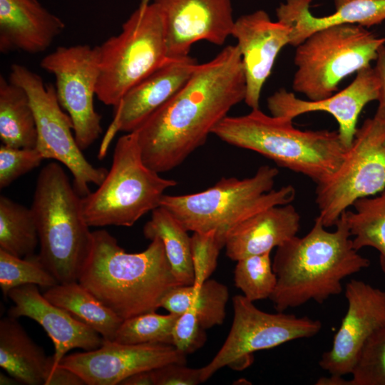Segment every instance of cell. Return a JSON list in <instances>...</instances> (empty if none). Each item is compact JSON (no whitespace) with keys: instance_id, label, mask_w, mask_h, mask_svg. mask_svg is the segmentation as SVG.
Instances as JSON below:
<instances>
[{"instance_id":"d590c367","label":"cell","mask_w":385,"mask_h":385,"mask_svg":"<svg viewBox=\"0 0 385 385\" xmlns=\"http://www.w3.org/2000/svg\"><path fill=\"white\" fill-rule=\"evenodd\" d=\"M44 158L36 148L0 147V188L11 185L21 175L37 168Z\"/></svg>"},{"instance_id":"52a82bcc","label":"cell","mask_w":385,"mask_h":385,"mask_svg":"<svg viewBox=\"0 0 385 385\" xmlns=\"http://www.w3.org/2000/svg\"><path fill=\"white\" fill-rule=\"evenodd\" d=\"M176 185L145 164L136 132L128 133L118 138L103 182L81 197L84 219L89 227H130L160 207L165 190Z\"/></svg>"},{"instance_id":"603a6c76","label":"cell","mask_w":385,"mask_h":385,"mask_svg":"<svg viewBox=\"0 0 385 385\" xmlns=\"http://www.w3.org/2000/svg\"><path fill=\"white\" fill-rule=\"evenodd\" d=\"M312 0H286L276 9L277 20L292 29L290 45L297 46L314 31L339 24L369 27L385 20V0H334L335 11L324 16L310 11Z\"/></svg>"},{"instance_id":"74e56055","label":"cell","mask_w":385,"mask_h":385,"mask_svg":"<svg viewBox=\"0 0 385 385\" xmlns=\"http://www.w3.org/2000/svg\"><path fill=\"white\" fill-rule=\"evenodd\" d=\"M155 385H197L203 383L201 368L171 363L153 370Z\"/></svg>"},{"instance_id":"6da1fadb","label":"cell","mask_w":385,"mask_h":385,"mask_svg":"<svg viewBox=\"0 0 385 385\" xmlns=\"http://www.w3.org/2000/svg\"><path fill=\"white\" fill-rule=\"evenodd\" d=\"M245 95L240 52L227 46L135 130L145 164L158 173L181 165Z\"/></svg>"},{"instance_id":"8fae6325","label":"cell","mask_w":385,"mask_h":385,"mask_svg":"<svg viewBox=\"0 0 385 385\" xmlns=\"http://www.w3.org/2000/svg\"><path fill=\"white\" fill-rule=\"evenodd\" d=\"M9 80L22 87L28 93L34 109L36 128V148L44 159H54L66 166L73 177V186L81 197L88 195L89 185H99L108 170L93 166L86 158L74 135L73 125L63 111L51 84L45 83L38 73L14 63Z\"/></svg>"},{"instance_id":"9c48e42d","label":"cell","mask_w":385,"mask_h":385,"mask_svg":"<svg viewBox=\"0 0 385 385\" xmlns=\"http://www.w3.org/2000/svg\"><path fill=\"white\" fill-rule=\"evenodd\" d=\"M98 46L96 97L115 107L128 91L169 58L160 9L153 2L139 6L123 23L118 35Z\"/></svg>"},{"instance_id":"7a4b0ae2","label":"cell","mask_w":385,"mask_h":385,"mask_svg":"<svg viewBox=\"0 0 385 385\" xmlns=\"http://www.w3.org/2000/svg\"><path fill=\"white\" fill-rule=\"evenodd\" d=\"M335 226L327 230L318 215L307 235L277 247L272 262L277 282L270 297L277 312L309 301L322 304L342 292L344 278L370 265L354 248L342 215Z\"/></svg>"},{"instance_id":"484cf974","label":"cell","mask_w":385,"mask_h":385,"mask_svg":"<svg viewBox=\"0 0 385 385\" xmlns=\"http://www.w3.org/2000/svg\"><path fill=\"white\" fill-rule=\"evenodd\" d=\"M228 299L227 287L208 279L200 287H174L163 297L160 307L178 314L189 309H193L202 327L207 329L223 323Z\"/></svg>"},{"instance_id":"ee69618b","label":"cell","mask_w":385,"mask_h":385,"mask_svg":"<svg viewBox=\"0 0 385 385\" xmlns=\"http://www.w3.org/2000/svg\"><path fill=\"white\" fill-rule=\"evenodd\" d=\"M150 1L151 0H140L139 6L140 7L145 6L150 3Z\"/></svg>"},{"instance_id":"cb8c5ba5","label":"cell","mask_w":385,"mask_h":385,"mask_svg":"<svg viewBox=\"0 0 385 385\" xmlns=\"http://www.w3.org/2000/svg\"><path fill=\"white\" fill-rule=\"evenodd\" d=\"M0 366L21 384L45 385L53 361L16 318L7 316L0 320Z\"/></svg>"},{"instance_id":"7bdbcfd3","label":"cell","mask_w":385,"mask_h":385,"mask_svg":"<svg viewBox=\"0 0 385 385\" xmlns=\"http://www.w3.org/2000/svg\"><path fill=\"white\" fill-rule=\"evenodd\" d=\"M0 384L1 385H14L19 384V381L9 374H5L0 373Z\"/></svg>"},{"instance_id":"4316f807","label":"cell","mask_w":385,"mask_h":385,"mask_svg":"<svg viewBox=\"0 0 385 385\" xmlns=\"http://www.w3.org/2000/svg\"><path fill=\"white\" fill-rule=\"evenodd\" d=\"M0 138L3 145L36 148L37 128L29 96L21 86L0 76Z\"/></svg>"},{"instance_id":"1f68e13d","label":"cell","mask_w":385,"mask_h":385,"mask_svg":"<svg viewBox=\"0 0 385 385\" xmlns=\"http://www.w3.org/2000/svg\"><path fill=\"white\" fill-rule=\"evenodd\" d=\"M180 314H140L123 320L114 341L127 344H165L172 345V334Z\"/></svg>"},{"instance_id":"30bf717a","label":"cell","mask_w":385,"mask_h":385,"mask_svg":"<svg viewBox=\"0 0 385 385\" xmlns=\"http://www.w3.org/2000/svg\"><path fill=\"white\" fill-rule=\"evenodd\" d=\"M385 188V124L374 116L357 128L336 171L317 183L316 203L325 227L336 225L358 199Z\"/></svg>"},{"instance_id":"7c38bea8","label":"cell","mask_w":385,"mask_h":385,"mask_svg":"<svg viewBox=\"0 0 385 385\" xmlns=\"http://www.w3.org/2000/svg\"><path fill=\"white\" fill-rule=\"evenodd\" d=\"M232 305L234 317L227 337L213 359L201 368L203 382L237 359H254L255 351L312 337L322 329L318 319L299 317L284 312H263L244 295L234 296Z\"/></svg>"},{"instance_id":"f546056e","label":"cell","mask_w":385,"mask_h":385,"mask_svg":"<svg viewBox=\"0 0 385 385\" xmlns=\"http://www.w3.org/2000/svg\"><path fill=\"white\" fill-rule=\"evenodd\" d=\"M39 244L32 210L10 198L0 197V250L19 257L34 255Z\"/></svg>"},{"instance_id":"3957f363","label":"cell","mask_w":385,"mask_h":385,"mask_svg":"<svg viewBox=\"0 0 385 385\" xmlns=\"http://www.w3.org/2000/svg\"><path fill=\"white\" fill-rule=\"evenodd\" d=\"M128 253L106 230L92 232L78 282L123 320L155 312L166 293L180 285L160 239Z\"/></svg>"},{"instance_id":"8992f818","label":"cell","mask_w":385,"mask_h":385,"mask_svg":"<svg viewBox=\"0 0 385 385\" xmlns=\"http://www.w3.org/2000/svg\"><path fill=\"white\" fill-rule=\"evenodd\" d=\"M277 168L260 166L244 179L222 178L196 193L164 195L160 206L168 210L188 231L215 230L226 240L228 232L255 214L273 206L292 203L295 188L287 185L273 190Z\"/></svg>"},{"instance_id":"ffe728a7","label":"cell","mask_w":385,"mask_h":385,"mask_svg":"<svg viewBox=\"0 0 385 385\" xmlns=\"http://www.w3.org/2000/svg\"><path fill=\"white\" fill-rule=\"evenodd\" d=\"M199 63L186 56L168 60L128 91L117 106L112 134L135 131L156 110L175 96L188 83Z\"/></svg>"},{"instance_id":"60d3db41","label":"cell","mask_w":385,"mask_h":385,"mask_svg":"<svg viewBox=\"0 0 385 385\" xmlns=\"http://www.w3.org/2000/svg\"><path fill=\"white\" fill-rule=\"evenodd\" d=\"M120 385H155L153 370L134 374L124 379Z\"/></svg>"},{"instance_id":"f1b7e54d","label":"cell","mask_w":385,"mask_h":385,"mask_svg":"<svg viewBox=\"0 0 385 385\" xmlns=\"http://www.w3.org/2000/svg\"><path fill=\"white\" fill-rule=\"evenodd\" d=\"M354 210L343 215L351 235L354 248L359 251L371 247L379 252L381 269L385 274V188L376 197H364L352 205Z\"/></svg>"},{"instance_id":"83f0119b","label":"cell","mask_w":385,"mask_h":385,"mask_svg":"<svg viewBox=\"0 0 385 385\" xmlns=\"http://www.w3.org/2000/svg\"><path fill=\"white\" fill-rule=\"evenodd\" d=\"M188 230L165 208L160 206L151 212L143 227L148 240H161L172 272L180 285H192L195 280L190 237Z\"/></svg>"},{"instance_id":"44dd1931","label":"cell","mask_w":385,"mask_h":385,"mask_svg":"<svg viewBox=\"0 0 385 385\" xmlns=\"http://www.w3.org/2000/svg\"><path fill=\"white\" fill-rule=\"evenodd\" d=\"M65 24L38 0H0V51L38 53L47 50Z\"/></svg>"},{"instance_id":"277c9868","label":"cell","mask_w":385,"mask_h":385,"mask_svg":"<svg viewBox=\"0 0 385 385\" xmlns=\"http://www.w3.org/2000/svg\"><path fill=\"white\" fill-rule=\"evenodd\" d=\"M292 120L252 109L244 115H227L212 134L228 144L260 153L316 184L325 180L339 168L347 149L338 131L302 130Z\"/></svg>"},{"instance_id":"b9f144b4","label":"cell","mask_w":385,"mask_h":385,"mask_svg":"<svg viewBox=\"0 0 385 385\" xmlns=\"http://www.w3.org/2000/svg\"><path fill=\"white\" fill-rule=\"evenodd\" d=\"M317 385H350L349 380H345L343 376L331 375L329 377H321L317 381Z\"/></svg>"},{"instance_id":"5bb4252c","label":"cell","mask_w":385,"mask_h":385,"mask_svg":"<svg viewBox=\"0 0 385 385\" xmlns=\"http://www.w3.org/2000/svg\"><path fill=\"white\" fill-rule=\"evenodd\" d=\"M186 356L171 344L104 340L96 349L66 355L59 365L76 372L86 385H119L138 372L171 363L186 364Z\"/></svg>"},{"instance_id":"7402d4cb","label":"cell","mask_w":385,"mask_h":385,"mask_svg":"<svg viewBox=\"0 0 385 385\" xmlns=\"http://www.w3.org/2000/svg\"><path fill=\"white\" fill-rule=\"evenodd\" d=\"M300 215L291 204L260 211L233 227L226 237L225 254L230 260L271 252L295 236Z\"/></svg>"},{"instance_id":"ac0fdd59","label":"cell","mask_w":385,"mask_h":385,"mask_svg":"<svg viewBox=\"0 0 385 385\" xmlns=\"http://www.w3.org/2000/svg\"><path fill=\"white\" fill-rule=\"evenodd\" d=\"M292 29L279 21H273L264 10L240 16L232 35L237 40L246 82L245 102L251 109L259 108L265 83L282 50L290 44Z\"/></svg>"},{"instance_id":"836d02e7","label":"cell","mask_w":385,"mask_h":385,"mask_svg":"<svg viewBox=\"0 0 385 385\" xmlns=\"http://www.w3.org/2000/svg\"><path fill=\"white\" fill-rule=\"evenodd\" d=\"M350 374V385H385V325L367 339Z\"/></svg>"},{"instance_id":"f35d334b","label":"cell","mask_w":385,"mask_h":385,"mask_svg":"<svg viewBox=\"0 0 385 385\" xmlns=\"http://www.w3.org/2000/svg\"><path fill=\"white\" fill-rule=\"evenodd\" d=\"M374 69L380 82L379 106L374 116L385 124V45L379 50Z\"/></svg>"},{"instance_id":"ab89813d","label":"cell","mask_w":385,"mask_h":385,"mask_svg":"<svg viewBox=\"0 0 385 385\" xmlns=\"http://www.w3.org/2000/svg\"><path fill=\"white\" fill-rule=\"evenodd\" d=\"M83 379L73 371L58 365L48 377L45 385H84Z\"/></svg>"},{"instance_id":"9a60e30c","label":"cell","mask_w":385,"mask_h":385,"mask_svg":"<svg viewBox=\"0 0 385 385\" xmlns=\"http://www.w3.org/2000/svg\"><path fill=\"white\" fill-rule=\"evenodd\" d=\"M345 297L346 314L319 361L330 375L340 376L351 374L367 339L385 325V291L353 279L345 286Z\"/></svg>"},{"instance_id":"d6986e66","label":"cell","mask_w":385,"mask_h":385,"mask_svg":"<svg viewBox=\"0 0 385 385\" xmlns=\"http://www.w3.org/2000/svg\"><path fill=\"white\" fill-rule=\"evenodd\" d=\"M7 298L14 303L8 310V316L16 319L26 317L34 320L52 340L54 346L52 371L70 350L75 348L93 350L104 341L91 327L48 301L36 285L14 288L8 293Z\"/></svg>"},{"instance_id":"4fadbf2b","label":"cell","mask_w":385,"mask_h":385,"mask_svg":"<svg viewBox=\"0 0 385 385\" xmlns=\"http://www.w3.org/2000/svg\"><path fill=\"white\" fill-rule=\"evenodd\" d=\"M40 66L55 76L58 102L72 120L79 148L86 150L103 131L101 116L93 103L99 75L98 46H58L42 58Z\"/></svg>"},{"instance_id":"2e32d148","label":"cell","mask_w":385,"mask_h":385,"mask_svg":"<svg viewBox=\"0 0 385 385\" xmlns=\"http://www.w3.org/2000/svg\"><path fill=\"white\" fill-rule=\"evenodd\" d=\"M165 22L168 56H188L191 46L205 40L224 44L235 20L231 0H153Z\"/></svg>"},{"instance_id":"ba28073f","label":"cell","mask_w":385,"mask_h":385,"mask_svg":"<svg viewBox=\"0 0 385 385\" xmlns=\"http://www.w3.org/2000/svg\"><path fill=\"white\" fill-rule=\"evenodd\" d=\"M384 45L385 37L357 24L319 29L297 46L293 90L310 101L327 98L346 77L370 66Z\"/></svg>"},{"instance_id":"d4e9b609","label":"cell","mask_w":385,"mask_h":385,"mask_svg":"<svg viewBox=\"0 0 385 385\" xmlns=\"http://www.w3.org/2000/svg\"><path fill=\"white\" fill-rule=\"evenodd\" d=\"M44 297L97 332L105 341H114L123 319L78 281L58 283Z\"/></svg>"},{"instance_id":"8d00e7d4","label":"cell","mask_w":385,"mask_h":385,"mask_svg":"<svg viewBox=\"0 0 385 385\" xmlns=\"http://www.w3.org/2000/svg\"><path fill=\"white\" fill-rule=\"evenodd\" d=\"M205 330L197 313L193 309H187L179 315L175 323L172 345L185 355L192 354L204 344Z\"/></svg>"},{"instance_id":"d6a6232c","label":"cell","mask_w":385,"mask_h":385,"mask_svg":"<svg viewBox=\"0 0 385 385\" xmlns=\"http://www.w3.org/2000/svg\"><path fill=\"white\" fill-rule=\"evenodd\" d=\"M270 253L251 255L237 261L234 271L235 286L253 302L270 298L276 287L277 278Z\"/></svg>"},{"instance_id":"4dcf8cb0","label":"cell","mask_w":385,"mask_h":385,"mask_svg":"<svg viewBox=\"0 0 385 385\" xmlns=\"http://www.w3.org/2000/svg\"><path fill=\"white\" fill-rule=\"evenodd\" d=\"M58 283L38 255L19 257L0 250V287L4 298L21 286L34 284L48 289Z\"/></svg>"},{"instance_id":"e575fe53","label":"cell","mask_w":385,"mask_h":385,"mask_svg":"<svg viewBox=\"0 0 385 385\" xmlns=\"http://www.w3.org/2000/svg\"><path fill=\"white\" fill-rule=\"evenodd\" d=\"M191 253L195 274L193 286L200 287L215 270L220 250L225 240L215 230L193 232L190 237Z\"/></svg>"},{"instance_id":"5b68a950","label":"cell","mask_w":385,"mask_h":385,"mask_svg":"<svg viewBox=\"0 0 385 385\" xmlns=\"http://www.w3.org/2000/svg\"><path fill=\"white\" fill-rule=\"evenodd\" d=\"M31 209L37 224L41 262L59 283L78 281L92 232L83 217L81 196L59 163H50L41 170Z\"/></svg>"},{"instance_id":"e0dca14e","label":"cell","mask_w":385,"mask_h":385,"mask_svg":"<svg viewBox=\"0 0 385 385\" xmlns=\"http://www.w3.org/2000/svg\"><path fill=\"white\" fill-rule=\"evenodd\" d=\"M380 82L374 67L356 73L353 81L339 93L318 101L302 100L282 88L267 98L271 115L293 120L299 115L316 111L332 115L339 125L342 144L348 148L354 138L357 120L369 102L377 101Z\"/></svg>"}]
</instances>
